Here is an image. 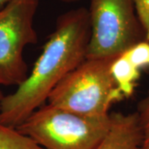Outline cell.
<instances>
[{"instance_id":"1","label":"cell","mask_w":149,"mask_h":149,"mask_svg":"<svg viewBox=\"0 0 149 149\" xmlns=\"http://www.w3.org/2000/svg\"><path fill=\"white\" fill-rule=\"evenodd\" d=\"M90 35L88 8L61 14L30 74L13 93L3 97L0 123L17 128L45 104L56 85L85 60Z\"/></svg>"},{"instance_id":"2","label":"cell","mask_w":149,"mask_h":149,"mask_svg":"<svg viewBox=\"0 0 149 149\" xmlns=\"http://www.w3.org/2000/svg\"><path fill=\"white\" fill-rule=\"evenodd\" d=\"M113 58H85L52 91L48 104L86 116L109 115L124 99L110 74Z\"/></svg>"},{"instance_id":"3","label":"cell","mask_w":149,"mask_h":149,"mask_svg":"<svg viewBox=\"0 0 149 149\" xmlns=\"http://www.w3.org/2000/svg\"><path fill=\"white\" fill-rule=\"evenodd\" d=\"M109 125L106 116H86L43 104L17 129L44 149H95Z\"/></svg>"},{"instance_id":"4","label":"cell","mask_w":149,"mask_h":149,"mask_svg":"<svg viewBox=\"0 0 149 149\" xmlns=\"http://www.w3.org/2000/svg\"><path fill=\"white\" fill-rule=\"evenodd\" d=\"M86 58H113L145 40L133 0H90Z\"/></svg>"},{"instance_id":"5","label":"cell","mask_w":149,"mask_h":149,"mask_svg":"<svg viewBox=\"0 0 149 149\" xmlns=\"http://www.w3.org/2000/svg\"><path fill=\"white\" fill-rule=\"evenodd\" d=\"M39 0H12L0 9V85H19L28 74L24 50L37 42L33 23Z\"/></svg>"},{"instance_id":"6","label":"cell","mask_w":149,"mask_h":149,"mask_svg":"<svg viewBox=\"0 0 149 149\" xmlns=\"http://www.w3.org/2000/svg\"><path fill=\"white\" fill-rule=\"evenodd\" d=\"M95 149H143L137 113L110 112L108 130Z\"/></svg>"},{"instance_id":"7","label":"cell","mask_w":149,"mask_h":149,"mask_svg":"<svg viewBox=\"0 0 149 149\" xmlns=\"http://www.w3.org/2000/svg\"><path fill=\"white\" fill-rule=\"evenodd\" d=\"M110 74L124 99L133 95L140 78V70L132 64L123 53L113 59Z\"/></svg>"},{"instance_id":"8","label":"cell","mask_w":149,"mask_h":149,"mask_svg":"<svg viewBox=\"0 0 149 149\" xmlns=\"http://www.w3.org/2000/svg\"><path fill=\"white\" fill-rule=\"evenodd\" d=\"M0 149H44L28 136L0 123Z\"/></svg>"},{"instance_id":"9","label":"cell","mask_w":149,"mask_h":149,"mask_svg":"<svg viewBox=\"0 0 149 149\" xmlns=\"http://www.w3.org/2000/svg\"><path fill=\"white\" fill-rule=\"evenodd\" d=\"M123 54L139 70L149 66V42L146 40L134 44Z\"/></svg>"},{"instance_id":"10","label":"cell","mask_w":149,"mask_h":149,"mask_svg":"<svg viewBox=\"0 0 149 149\" xmlns=\"http://www.w3.org/2000/svg\"><path fill=\"white\" fill-rule=\"evenodd\" d=\"M136 113L142 130L143 149H149V91L139 102Z\"/></svg>"},{"instance_id":"11","label":"cell","mask_w":149,"mask_h":149,"mask_svg":"<svg viewBox=\"0 0 149 149\" xmlns=\"http://www.w3.org/2000/svg\"><path fill=\"white\" fill-rule=\"evenodd\" d=\"M137 16L145 32V40L149 42V0H133Z\"/></svg>"},{"instance_id":"12","label":"cell","mask_w":149,"mask_h":149,"mask_svg":"<svg viewBox=\"0 0 149 149\" xmlns=\"http://www.w3.org/2000/svg\"><path fill=\"white\" fill-rule=\"evenodd\" d=\"M10 1H12V0H0V9H1L2 8H3V7H4L8 3H9Z\"/></svg>"},{"instance_id":"13","label":"cell","mask_w":149,"mask_h":149,"mask_svg":"<svg viewBox=\"0 0 149 149\" xmlns=\"http://www.w3.org/2000/svg\"><path fill=\"white\" fill-rule=\"evenodd\" d=\"M62 3H76V2H80L82 0H59Z\"/></svg>"},{"instance_id":"14","label":"cell","mask_w":149,"mask_h":149,"mask_svg":"<svg viewBox=\"0 0 149 149\" xmlns=\"http://www.w3.org/2000/svg\"><path fill=\"white\" fill-rule=\"evenodd\" d=\"M3 93H2V91L0 90V104H1V101H2V99H3Z\"/></svg>"}]
</instances>
